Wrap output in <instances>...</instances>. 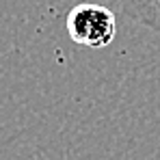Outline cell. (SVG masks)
Masks as SVG:
<instances>
[{"label": "cell", "instance_id": "6da1fadb", "mask_svg": "<svg viewBox=\"0 0 160 160\" xmlns=\"http://www.w3.org/2000/svg\"><path fill=\"white\" fill-rule=\"evenodd\" d=\"M65 26H67V35L74 43L100 50L115 41L117 18L104 4L80 2L67 13Z\"/></svg>", "mask_w": 160, "mask_h": 160}, {"label": "cell", "instance_id": "7a4b0ae2", "mask_svg": "<svg viewBox=\"0 0 160 160\" xmlns=\"http://www.w3.org/2000/svg\"><path fill=\"white\" fill-rule=\"evenodd\" d=\"M134 22H138V24H143L160 35V0H147V4L138 11Z\"/></svg>", "mask_w": 160, "mask_h": 160}, {"label": "cell", "instance_id": "3957f363", "mask_svg": "<svg viewBox=\"0 0 160 160\" xmlns=\"http://www.w3.org/2000/svg\"><path fill=\"white\" fill-rule=\"evenodd\" d=\"M119 4H121V9H123V13L134 20L136 15H138V11L147 4V0H119Z\"/></svg>", "mask_w": 160, "mask_h": 160}]
</instances>
